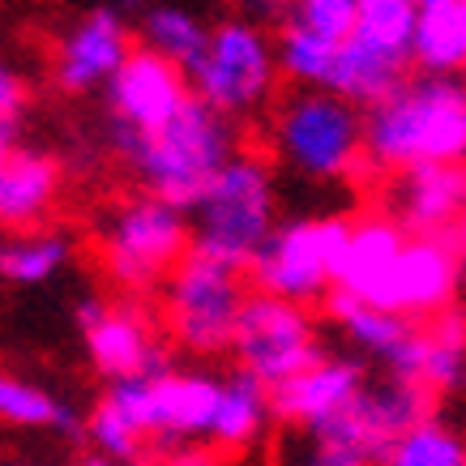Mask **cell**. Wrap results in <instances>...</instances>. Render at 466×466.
Instances as JSON below:
<instances>
[{
	"mask_svg": "<svg viewBox=\"0 0 466 466\" xmlns=\"http://www.w3.org/2000/svg\"><path fill=\"white\" fill-rule=\"evenodd\" d=\"M214 402H218V377L163 368L150 377L107 385V394L86 420V432L95 441V453L133 466L155 441L158 445L206 441Z\"/></svg>",
	"mask_w": 466,
	"mask_h": 466,
	"instance_id": "obj_1",
	"label": "cell"
},
{
	"mask_svg": "<svg viewBox=\"0 0 466 466\" xmlns=\"http://www.w3.org/2000/svg\"><path fill=\"white\" fill-rule=\"evenodd\" d=\"M364 163L390 176L466 163V77L415 73L364 112Z\"/></svg>",
	"mask_w": 466,
	"mask_h": 466,
	"instance_id": "obj_2",
	"label": "cell"
},
{
	"mask_svg": "<svg viewBox=\"0 0 466 466\" xmlns=\"http://www.w3.org/2000/svg\"><path fill=\"white\" fill-rule=\"evenodd\" d=\"M112 150L137 171L150 198L188 210L206 193V184L236 155V125L210 112L206 103L188 99L167 125L142 137H112Z\"/></svg>",
	"mask_w": 466,
	"mask_h": 466,
	"instance_id": "obj_3",
	"label": "cell"
},
{
	"mask_svg": "<svg viewBox=\"0 0 466 466\" xmlns=\"http://www.w3.org/2000/svg\"><path fill=\"white\" fill-rule=\"evenodd\" d=\"M274 227H279L274 171L266 158L240 155V150L227 158L223 171L206 184V193L188 206L193 253L240 274L253 266V257L261 253Z\"/></svg>",
	"mask_w": 466,
	"mask_h": 466,
	"instance_id": "obj_4",
	"label": "cell"
},
{
	"mask_svg": "<svg viewBox=\"0 0 466 466\" xmlns=\"http://www.w3.org/2000/svg\"><path fill=\"white\" fill-rule=\"evenodd\" d=\"M193 253L188 210L150 193L116 201L99 223V261L125 296H146Z\"/></svg>",
	"mask_w": 466,
	"mask_h": 466,
	"instance_id": "obj_5",
	"label": "cell"
},
{
	"mask_svg": "<svg viewBox=\"0 0 466 466\" xmlns=\"http://www.w3.org/2000/svg\"><path fill=\"white\" fill-rule=\"evenodd\" d=\"M274 155L309 180H351L364 163V112L329 90H296L269 116Z\"/></svg>",
	"mask_w": 466,
	"mask_h": 466,
	"instance_id": "obj_6",
	"label": "cell"
},
{
	"mask_svg": "<svg viewBox=\"0 0 466 466\" xmlns=\"http://www.w3.org/2000/svg\"><path fill=\"white\" fill-rule=\"evenodd\" d=\"M193 99L206 103L210 112L236 120V116H253L266 107L279 82V60H274V39L266 26L244 22V17H227L214 22L210 39L193 60V69L184 73Z\"/></svg>",
	"mask_w": 466,
	"mask_h": 466,
	"instance_id": "obj_7",
	"label": "cell"
},
{
	"mask_svg": "<svg viewBox=\"0 0 466 466\" xmlns=\"http://www.w3.org/2000/svg\"><path fill=\"white\" fill-rule=\"evenodd\" d=\"M437 398L407 381H368L351 407L334 415L329 424L312 428L309 466H381L385 445L428 420Z\"/></svg>",
	"mask_w": 466,
	"mask_h": 466,
	"instance_id": "obj_8",
	"label": "cell"
},
{
	"mask_svg": "<svg viewBox=\"0 0 466 466\" xmlns=\"http://www.w3.org/2000/svg\"><path fill=\"white\" fill-rule=\"evenodd\" d=\"M244 274L188 253L163 283V329L188 355H223L244 309Z\"/></svg>",
	"mask_w": 466,
	"mask_h": 466,
	"instance_id": "obj_9",
	"label": "cell"
},
{
	"mask_svg": "<svg viewBox=\"0 0 466 466\" xmlns=\"http://www.w3.org/2000/svg\"><path fill=\"white\" fill-rule=\"evenodd\" d=\"M347 223L351 218L321 214V218H291V223L274 227L248 266L257 291L299 304V309L325 299V291H334V269H339L342 244H347Z\"/></svg>",
	"mask_w": 466,
	"mask_h": 466,
	"instance_id": "obj_10",
	"label": "cell"
},
{
	"mask_svg": "<svg viewBox=\"0 0 466 466\" xmlns=\"http://www.w3.org/2000/svg\"><path fill=\"white\" fill-rule=\"evenodd\" d=\"M227 351L236 355L244 377H253L266 390H279L312 360H321V339H317V321L309 309L257 291L244 299Z\"/></svg>",
	"mask_w": 466,
	"mask_h": 466,
	"instance_id": "obj_11",
	"label": "cell"
},
{
	"mask_svg": "<svg viewBox=\"0 0 466 466\" xmlns=\"http://www.w3.org/2000/svg\"><path fill=\"white\" fill-rule=\"evenodd\" d=\"M462 261L453 253L450 236H407L398 248L394 266L385 274L381 291L372 299V309H385L407 321H428L453 309L458 287H462Z\"/></svg>",
	"mask_w": 466,
	"mask_h": 466,
	"instance_id": "obj_12",
	"label": "cell"
},
{
	"mask_svg": "<svg viewBox=\"0 0 466 466\" xmlns=\"http://www.w3.org/2000/svg\"><path fill=\"white\" fill-rule=\"evenodd\" d=\"M77 325H82L86 355L107 377V385L167 368L155 321L133 299H86L77 309Z\"/></svg>",
	"mask_w": 466,
	"mask_h": 466,
	"instance_id": "obj_13",
	"label": "cell"
},
{
	"mask_svg": "<svg viewBox=\"0 0 466 466\" xmlns=\"http://www.w3.org/2000/svg\"><path fill=\"white\" fill-rule=\"evenodd\" d=\"M103 90H107V112H112V137L155 133L158 125H167L171 116L193 99L184 69L167 65L146 47H133Z\"/></svg>",
	"mask_w": 466,
	"mask_h": 466,
	"instance_id": "obj_14",
	"label": "cell"
},
{
	"mask_svg": "<svg viewBox=\"0 0 466 466\" xmlns=\"http://www.w3.org/2000/svg\"><path fill=\"white\" fill-rule=\"evenodd\" d=\"M133 52V35L120 9H90L77 17L56 43L52 56V77L65 95H95L116 77V69L125 65Z\"/></svg>",
	"mask_w": 466,
	"mask_h": 466,
	"instance_id": "obj_15",
	"label": "cell"
},
{
	"mask_svg": "<svg viewBox=\"0 0 466 466\" xmlns=\"http://www.w3.org/2000/svg\"><path fill=\"white\" fill-rule=\"evenodd\" d=\"M364 385L368 372L360 360H351V355H321L304 372H296L291 381L269 390V407H274L279 420L312 432V428L329 424L334 415L351 407Z\"/></svg>",
	"mask_w": 466,
	"mask_h": 466,
	"instance_id": "obj_16",
	"label": "cell"
},
{
	"mask_svg": "<svg viewBox=\"0 0 466 466\" xmlns=\"http://www.w3.org/2000/svg\"><path fill=\"white\" fill-rule=\"evenodd\" d=\"M394 218L407 236H450L466 210V163L415 167L394 176Z\"/></svg>",
	"mask_w": 466,
	"mask_h": 466,
	"instance_id": "obj_17",
	"label": "cell"
},
{
	"mask_svg": "<svg viewBox=\"0 0 466 466\" xmlns=\"http://www.w3.org/2000/svg\"><path fill=\"white\" fill-rule=\"evenodd\" d=\"M329 317H334V325L347 334L355 351L385 368V377H394V381L410 377L420 321H407V317H394V312L372 309V304H360V299L347 296H329Z\"/></svg>",
	"mask_w": 466,
	"mask_h": 466,
	"instance_id": "obj_18",
	"label": "cell"
},
{
	"mask_svg": "<svg viewBox=\"0 0 466 466\" xmlns=\"http://www.w3.org/2000/svg\"><path fill=\"white\" fill-rule=\"evenodd\" d=\"M60 198V163L43 150L14 146L0 158V227L5 231H39Z\"/></svg>",
	"mask_w": 466,
	"mask_h": 466,
	"instance_id": "obj_19",
	"label": "cell"
},
{
	"mask_svg": "<svg viewBox=\"0 0 466 466\" xmlns=\"http://www.w3.org/2000/svg\"><path fill=\"white\" fill-rule=\"evenodd\" d=\"M410 385L424 394L441 398L466 385V312L445 309L441 317L420 321L415 334V364H410Z\"/></svg>",
	"mask_w": 466,
	"mask_h": 466,
	"instance_id": "obj_20",
	"label": "cell"
},
{
	"mask_svg": "<svg viewBox=\"0 0 466 466\" xmlns=\"http://www.w3.org/2000/svg\"><path fill=\"white\" fill-rule=\"evenodd\" d=\"M274 407H269V390L257 385L253 377H218V402H214V420H210V445L227 453H244L253 450L257 441L266 437Z\"/></svg>",
	"mask_w": 466,
	"mask_h": 466,
	"instance_id": "obj_21",
	"label": "cell"
},
{
	"mask_svg": "<svg viewBox=\"0 0 466 466\" xmlns=\"http://www.w3.org/2000/svg\"><path fill=\"white\" fill-rule=\"evenodd\" d=\"M410 65L420 73H466V0H415Z\"/></svg>",
	"mask_w": 466,
	"mask_h": 466,
	"instance_id": "obj_22",
	"label": "cell"
},
{
	"mask_svg": "<svg viewBox=\"0 0 466 466\" xmlns=\"http://www.w3.org/2000/svg\"><path fill=\"white\" fill-rule=\"evenodd\" d=\"M142 47L163 56L176 69H193V60L201 56V47L210 39V22L193 14L188 5H146L142 9Z\"/></svg>",
	"mask_w": 466,
	"mask_h": 466,
	"instance_id": "obj_23",
	"label": "cell"
},
{
	"mask_svg": "<svg viewBox=\"0 0 466 466\" xmlns=\"http://www.w3.org/2000/svg\"><path fill=\"white\" fill-rule=\"evenodd\" d=\"M410 35H415V0H360L355 30L347 39L410 69Z\"/></svg>",
	"mask_w": 466,
	"mask_h": 466,
	"instance_id": "obj_24",
	"label": "cell"
},
{
	"mask_svg": "<svg viewBox=\"0 0 466 466\" xmlns=\"http://www.w3.org/2000/svg\"><path fill=\"white\" fill-rule=\"evenodd\" d=\"M69 266V240L56 231H14L0 240V279L17 287H39Z\"/></svg>",
	"mask_w": 466,
	"mask_h": 466,
	"instance_id": "obj_25",
	"label": "cell"
},
{
	"mask_svg": "<svg viewBox=\"0 0 466 466\" xmlns=\"http://www.w3.org/2000/svg\"><path fill=\"white\" fill-rule=\"evenodd\" d=\"M0 424L73 432V428H77V415H73L47 385H35V381H26V377L0 368Z\"/></svg>",
	"mask_w": 466,
	"mask_h": 466,
	"instance_id": "obj_26",
	"label": "cell"
},
{
	"mask_svg": "<svg viewBox=\"0 0 466 466\" xmlns=\"http://www.w3.org/2000/svg\"><path fill=\"white\" fill-rule=\"evenodd\" d=\"M381 466H466V437L453 424L428 415L385 445Z\"/></svg>",
	"mask_w": 466,
	"mask_h": 466,
	"instance_id": "obj_27",
	"label": "cell"
},
{
	"mask_svg": "<svg viewBox=\"0 0 466 466\" xmlns=\"http://www.w3.org/2000/svg\"><path fill=\"white\" fill-rule=\"evenodd\" d=\"M355 14H360V0H291L283 22L309 30L317 39L342 43L355 30Z\"/></svg>",
	"mask_w": 466,
	"mask_h": 466,
	"instance_id": "obj_28",
	"label": "cell"
},
{
	"mask_svg": "<svg viewBox=\"0 0 466 466\" xmlns=\"http://www.w3.org/2000/svg\"><path fill=\"white\" fill-rule=\"evenodd\" d=\"M30 107V86L26 77L0 60V158L17 146V133H22V120H26Z\"/></svg>",
	"mask_w": 466,
	"mask_h": 466,
	"instance_id": "obj_29",
	"label": "cell"
},
{
	"mask_svg": "<svg viewBox=\"0 0 466 466\" xmlns=\"http://www.w3.org/2000/svg\"><path fill=\"white\" fill-rule=\"evenodd\" d=\"M231 9H236V17H244V22H279V17H287V5L291 0H227Z\"/></svg>",
	"mask_w": 466,
	"mask_h": 466,
	"instance_id": "obj_30",
	"label": "cell"
},
{
	"mask_svg": "<svg viewBox=\"0 0 466 466\" xmlns=\"http://www.w3.org/2000/svg\"><path fill=\"white\" fill-rule=\"evenodd\" d=\"M163 466H223V462H218V453H210V450H176L163 458Z\"/></svg>",
	"mask_w": 466,
	"mask_h": 466,
	"instance_id": "obj_31",
	"label": "cell"
},
{
	"mask_svg": "<svg viewBox=\"0 0 466 466\" xmlns=\"http://www.w3.org/2000/svg\"><path fill=\"white\" fill-rule=\"evenodd\" d=\"M450 244H453V253H458V261H462V269H466V210H462V218H458V227L450 231Z\"/></svg>",
	"mask_w": 466,
	"mask_h": 466,
	"instance_id": "obj_32",
	"label": "cell"
},
{
	"mask_svg": "<svg viewBox=\"0 0 466 466\" xmlns=\"http://www.w3.org/2000/svg\"><path fill=\"white\" fill-rule=\"evenodd\" d=\"M82 466H125V462H116V458H103V453H90Z\"/></svg>",
	"mask_w": 466,
	"mask_h": 466,
	"instance_id": "obj_33",
	"label": "cell"
},
{
	"mask_svg": "<svg viewBox=\"0 0 466 466\" xmlns=\"http://www.w3.org/2000/svg\"><path fill=\"white\" fill-rule=\"evenodd\" d=\"M5 466H47V462H30V458H14V462H5Z\"/></svg>",
	"mask_w": 466,
	"mask_h": 466,
	"instance_id": "obj_34",
	"label": "cell"
},
{
	"mask_svg": "<svg viewBox=\"0 0 466 466\" xmlns=\"http://www.w3.org/2000/svg\"><path fill=\"white\" fill-rule=\"evenodd\" d=\"M146 0H120V9H142Z\"/></svg>",
	"mask_w": 466,
	"mask_h": 466,
	"instance_id": "obj_35",
	"label": "cell"
}]
</instances>
